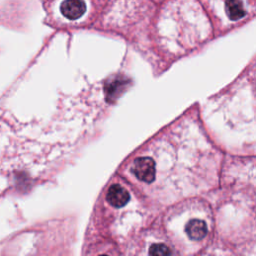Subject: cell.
Returning a JSON list of instances; mask_svg holds the SVG:
<instances>
[{
	"label": "cell",
	"mask_w": 256,
	"mask_h": 256,
	"mask_svg": "<svg viewBox=\"0 0 256 256\" xmlns=\"http://www.w3.org/2000/svg\"><path fill=\"white\" fill-rule=\"evenodd\" d=\"M132 172L139 180L146 183H151L154 181L156 174L155 162L149 157L137 158L133 163Z\"/></svg>",
	"instance_id": "1"
},
{
	"label": "cell",
	"mask_w": 256,
	"mask_h": 256,
	"mask_svg": "<svg viewBox=\"0 0 256 256\" xmlns=\"http://www.w3.org/2000/svg\"><path fill=\"white\" fill-rule=\"evenodd\" d=\"M186 234L192 240H201L207 234V226L203 220L192 219L185 227Z\"/></svg>",
	"instance_id": "4"
},
{
	"label": "cell",
	"mask_w": 256,
	"mask_h": 256,
	"mask_svg": "<svg viewBox=\"0 0 256 256\" xmlns=\"http://www.w3.org/2000/svg\"><path fill=\"white\" fill-rule=\"evenodd\" d=\"M225 11L230 20L237 21L246 15L242 0H226Z\"/></svg>",
	"instance_id": "5"
},
{
	"label": "cell",
	"mask_w": 256,
	"mask_h": 256,
	"mask_svg": "<svg viewBox=\"0 0 256 256\" xmlns=\"http://www.w3.org/2000/svg\"><path fill=\"white\" fill-rule=\"evenodd\" d=\"M106 199L110 205L116 208L123 207L130 199L128 191L119 184H113L107 192Z\"/></svg>",
	"instance_id": "3"
},
{
	"label": "cell",
	"mask_w": 256,
	"mask_h": 256,
	"mask_svg": "<svg viewBox=\"0 0 256 256\" xmlns=\"http://www.w3.org/2000/svg\"><path fill=\"white\" fill-rule=\"evenodd\" d=\"M149 254L156 255V256H166V255H170L171 251L164 244H153L149 249Z\"/></svg>",
	"instance_id": "6"
},
{
	"label": "cell",
	"mask_w": 256,
	"mask_h": 256,
	"mask_svg": "<svg viewBox=\"0 0 256 256\" xmlns=\"http://www.w3.org/2000/svg\"><path fill=\"white\" fill-rule=\"evenodd\" d=\"M61 13L69 20L80 18L86 11L84 0H64L60 6Z\"/></svg>",
	"instance_id": "2"
}]
</instances>
